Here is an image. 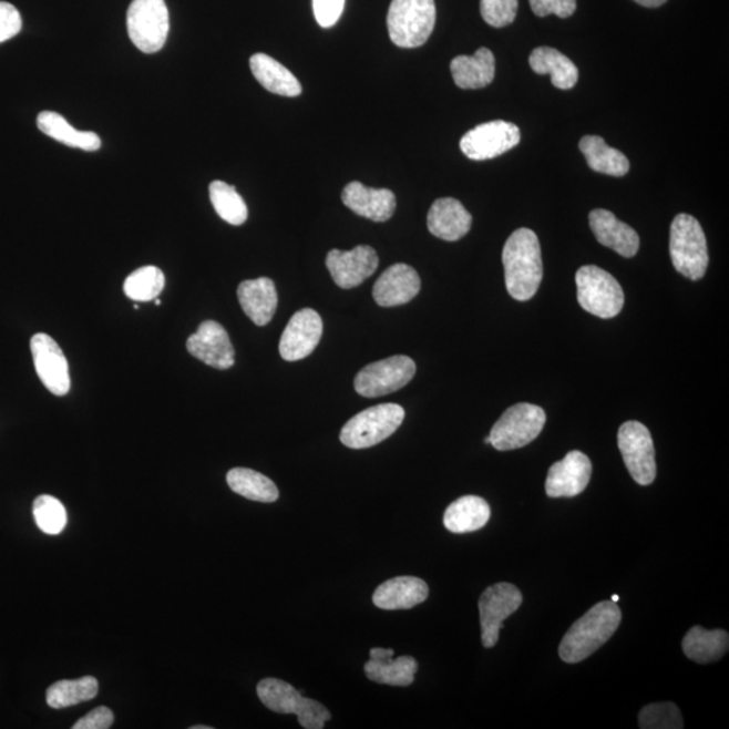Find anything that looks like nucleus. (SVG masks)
Here are the masks:
<instances>
[{"instance_id": "obj_1", "label": "nucleus", "mask_w": 729, "mask_h": 729, "mask_svg": "<svg viewBox=\"0 0 729 729\" xmlns=\"http://www.w3.org/2000/svg\"><path fill=\"white\" fill-rule=\"evenodd\" d=\"M505 286L518 301L533 299L543 277L540 239L530 228H518L506 239L503 250Z\"/></svg>"}, {"instance_id": "obj_2", "label": "nucleus", "mask_w": 729, "mask_h": 729, "mask_svg": "<svg viewBox=\"0 0 729 729\" xmlns=\"http://www.w3.org/2000/svg\"><path fill=\"white\" fill-rule=\"evenodd\" d=\"M622 610L614 602H602L573 624L559 645V657L566 664L583 663L607 644L619 628Z\"/></svg>"}, {"instance_id": "obj_3", "label": "nucleus", "mask_w": 729, "mask_h": 729, "mask_svg": "<svg viewBox=\"0 0 729 729\" xmlns=\"http://www.w3.org/2000/svg\"><path fill=\"white\" fill-rule=\"evenodd\" d=\"M434 0H392L387 24L394 45L412 49L424 45L434 32Z\"/></svg>"}, {"instance_id": "obj_4", "label": "nucleus", "mask_w": 729, "mask_h": 729, "mask_svg": "<svg viewBox=\"0 0 729 729\" xmlns=\"http://www.w3.org/2000/svg\"><path fill=\"white\" fill-rule=\"evenodd\" d=\"M670 257L678 274L688 279L696 281L706 276L709 264L707 238L695 216L679 214L672 220Z\"/></svg>"}, {"instance_id": "obj_5", "label": "nucleus", "mask_w": 729, "mask_h": 729, "mask_svg": "<svg viewBox=\"0 0 729 729\" xmlns=\"http://www.w3.org/2000/svg\"><path fill=\"white\" fill-rule=\"evenodd\" d=\"M259 700L270 710L281 715H296L306 729H324L331 720L330 710L322 704L306 698L292 685L277 678H265L257 685Z\"/></svg>"}, {"instance_id": "obj_6", "label": "nucleus", "mask_w": 729, "mask_h": 729, "mask_svg": "<svg viewBox=\"0 0 729 729\" xmlns=\"http://www.w3.org/2000/svg\"><path fill=\"white\" fill-rule=\"evenodd\" d=\"M404 417V408L398 404L370 407L343 425L341 442L355 450L376 446L400 428Z\"/></svg>"}, {"instance_id": "obj_7", "label": "nucleus", "mask_w": 729, "mask_h": 729, "mask_svg": "<svg viewBox=\"0 0 729 729\" xmlns=\"http://www.w3.org/2000/svg\"><path fill=\"white\" fill-rule=\"evenodd\" d=\"M576 284L579 306L586 312L597 318L610 319L623 310V288L607 270L586 265L578 269Z\"/></svg>"}, {"instance_id": "obj_8", "label": "nucleus", "mask_w": 729, "mask_h": 729, "mask_svg": "<svg viewBox=\"0 0 729 729\" xmlns=\"http://www.w3.org/2000/svg\"><path fill=\"white\" fill-rule=\"evenodd\" d=\"M127 32L141 52L162 51L170 34V11L165 0H133L127 10Z\"/></svg>"}, {"instance_id": "obj_9", "label": "nucleus", "mask_w": 729, "mask_h": 729, "mask_svg": "<svg viewBox=\"0 0 729 729\" xmlns=\"http://www.w3.org/2000/svg\"><path fill=\"white\" fill-rule=\"evenodd\" d=\"M545 423L546 413L541 407L528 403L512 405L494 423L491 444L499 451L527 446L540 437Z\"/></svg>"}, {"instance_id": "obj_10", "label": "nucleus", "mask_w": 729, "mask_h": 729, "mask_svg": "<svg viewBox=\"0 0 729 729\" xmlns=\"http://www.w3.org/2000/svg\"><path fill=\"white\" fill-rule=\"evenodd\" d=\"M417 373V364L407 356H393L364 367L355 380L358 394L380 398L405 387Z\"/></svg>"}, {"instance_id": "obj_11", "label": "nucleus", "mask_w": 729, "mask_h": 729, "mask_svg": "<svg viewBox=\"0 0 729 729\" xmlns=\"http://www.w3.org/2000/svg\"><path fill=\"white\" fill-rule=\"evenodd\" d=\"M617 444L636 483L641 486L653 484L657 478V462L653 438L646 425L636 420L624 423L617 434Z\"/></svg>"}, {"instance_id": "obj_12", "label": "nucleus", "mask_w": 729, "mask_h": 729, "mask_svg": "<svg viewBox=\"0 0 729 729\" xmlns=\"http://www.w3.org/2000/svg\"><path fill=\"white\" fill-rule=\"evenodd\" d=\"M521 142V130L514 123L492 121L463 135L461 151L474 162H484L514 150Z\"/></svg>"}, {"instance_id": "obj_13", "label": "nucleus", "mask_w": 729, "mask_h": 729, "mask_svg": "<svg viewBox=\"0 0 729 729\" xmlns=\"http://www.w3.org/2000/svg\"><path fill=\"white\" fill-rule=\"evenodd\" d=\"M522 603V592L509 583L494 584L484 591L479 609L483 645L486 648L496 646L504 620L521 608Z\"/></svg>"}, {"instance_id": "obj_14", "label": "nucleus", "mask_w": 729, "mask_h": 729, "mask_svg": "<svg viewBox=\"0 0 729 729\" xmlns=\"http://www.w3.org/2000/svg\"><path fill=\"white\" fill-rule=\"evenodd\" d=\"M34 368L42 384L55 397H64L71 389L70 367L64 351L48 333L39 332L30 341Z\"/></svg>"}, {"instance_id": "obj_15", "label": "nucleus", "mask_w": 729, "mask_h": 729, "mask_svg": "<svg viewBox=\"0 0 729 729\" xmlns=\"http://www.w3.org/2000/svg\"><path fill=\"white\" fill-rule=\"evenodd\" d=\"M326 267L339 288L351 289L374 274L379 268V256L367 245L349 251L333 249L327 255Z\"/></svg>"}, {"instance_id": "obj_16", "label": "nucleus", "mask_w": 729, "mask_h": 729, "mask_svg": "<svg viewBox=\"0 0 729 729\" xmlns=\"http://www.w3.org/2000/svg\"><path fill=\"white\" fill-rule=\"evenodd\" d=\"M324 333V322L320 315L305 308L290 318L280 339V355L284 360L294 362L302 360L317 349Z\"/></svg>"}, {"instance_id": "obj_17", "label": "nucleus", "mask_w": 729, "mask_h": 729, "mask_svg": "<svg viewBox=\"0 0 729 729\" xmlns=\"http://www.w3.org/2000/svg\"><path fill=\"white\" fill-rule=\"evenodd\" d=\"M189 355L208 367L226 370L236 363L234 348L224 326L214 320H206L187 341Z\"/></svg>"}, {"instance_id": "obj_18", "label": "nucleus", "mask_w": 729, "mask_h": 729, "mask_svg": "<svg viewBox=\"0 0 729 729\" xmlns=\"http://www.w3.org/2000/svg\"><path fill=\"white\" fill-rule=\"evenodd\" d=\"M592 478V462L584 453L574 450L564 460L550 468L546 480L548 497H574L583 493Z\"/></svg>"}, {"instance_id": "obj_19", "label": "nucleus", "mask_w": 729, "mask_h": 729, "mask_svg": "<svg viewBox=\"0 0 729 729\" xmlns=\"http://www.w3.org/2000/svg\"><path fill=\"white\" fill-rule=\"evenodd\" d=\"M420 286L418 271L410 265H392L376 281L373 298L381 307L403 306L417 298Z\"/></svg>"}, {"instance_id": "obj_20", "label": "nucleus", "mask_w": 729, "mask_h": 729, "mask_svg": "<svg viewBox=\"0 0 729 729\" xmlns=\"http://www.w3.org/2000/svg\"><path fill=\"white\" fill-rule=\"evenodd\" d=\"M346 207L373 222H387L397 209V196L391 189L369 188L360 182L346 185L342 193Z\"/></svg>"}, {"instance_id": "obj_21", "label": "nucleus", "mask_w": 729, "mask_h": 729, "mask_svg": "<svg viewBox=\"0 0 729 729\" xmlns=\"http://www.w3.org/2000/svg\"><path fill=\"white\" fill-rule=\"evenodd\" d=\"M392 648L374 647L370 650V659L364 664V675L370 681L392 685V687H410L419 669L412 657L393 659Z\"/></svg>"}, {"instance_id": "obj_22", "label": "nucleus", "mask_w": 729, "mask_h": 729, "mask_svg": "<svg viewBox=\"0 0 729 729\" xmlns=\"http://www.w3.org/2000/svg\"><path fill=\"white\" fill-rule=\"evenodd\" d=\"M589 224L598 243L615 250L617 255L632 258L638 253L640 246L638 233L607 209H593L589 214Z\"/></svg>"}, {"instance_id": "obj_23", "label": "nucleus", "mask_w": 729, "mask_h": 729, "mask_svg": "<svg viewBox=\"0 0 729 729\" xmlns=\"http://www.w3.org/2000/svg\"><path fill=\"white\" fill-rule=\"evenodd\" d=\"M472 215L453 197H442L432 204L428 227L432 236L454 243L466 236L472 227Z\"/></svg>"}, {"instance_id": "obj_24", "label": "nucleus", "mask_w": 729, "mask_h": 729, "mask_svg": "<svg viewBox=\"0 0 729 729\" xmlns=\"http://www.w3.org/2000/svg\"><path fill=\"white\" fill-rule=\"evenodd\" d=\"M429 586L423 579L411 576L386 581L373 595L377 608L387 610L411 609L429 597Z\"/></svg>"}, {"instance_id": "obj_25", "label": "nucleus", "mask_w": 729, "mask_h": 729, "mask_svg": "<svg viewBox=\"0 0 729 729\" xmlns=\"http://www.w3.org/2000/svg\"><path fill=\"white\" fill-rule=\"evenodd\" d=\"M237 294L240 307L253 324L265 326L274 319L279 298L275 283L268 277L240 283Z\"/></svg>"}, {"instance_id": "obj_26", "label": "nucleus", "mask_w": 729, "mask_h": 729, "mask_svg": "<svg viewBox=\"0 0 729 729\" xmlns=\"http://www.w3.org/2000/svg\"><path fill=\"white\" fill-rule=\"evenodd\" d=\"M454 83L462 90H479L490 85L496 73V61L487 48H480L473 55H456L450 64Z\"/></svg>"}, {"instance_id": "obj_27", "label": "nucleus", "mask_w": 729, "mask_h": 729, "mask_svg": "<svg viewBox=\"0 0 729 729\" xmlns=\"http://www.w3.org/2000/svg\"><path fill=\"white\" fill-rule=\"evenodd\" d=\"M250 70L257 82L271 94L295 97L301 94V85L294 73L270 55L257 53L251 55Z\"/></svg>"}, {"instance_id": "obj_28", "label": "nucleus", "mask_w": 729, "mask_h": 729, "mask_svg": "<svg viewBox=\"0 0 729 729\" xmlns=\"http://www.w3.org/2000/svg\"><path fill=\"white\" fill-rule=\"evenodd\" d=\"M490 517L491 506L483 497L463 496L448 506L443 524L451 533L465 534L486 526Z\"/></svg>"}, {"instance_id": "obj_29", "label": "nucleus", "mask_w": 729, "mask_h": 729, "mask_svg": "<svg viewBox=\"0 0 729 729\" xmlns=\"http://www.w3.org/2000/svg\"><path fill=\"white\" fill-rule=\"evenodd\" d=\"M528 61L537 75L552 76L554 86L559 90H572L578 82V68L557 49L536 48Z\"/></svg>"}, {"instance_id": "obj_30", "label": "nucleus", "mask_w": 729, "mask_h": 729, "mask_svg": "<svg viewBox=\"0 0 729 729\" xmlns=\"http://www.w3.org/2000/svg\"><path fill=\"white\" fill-rule=\"evenodd\" d=\"M729 636L722 629H708L700 626L691 627L682 640L685 655L695 663L707 665L716 663L728 653Z\"/></svg>"}, {"instance_id": "obj_31", "label": "nucleus", "mask_w": 729, "mask_h": 729, "mask_svg": "<svg viewBox=\"0 0 729 729\" xmlns=\"http://www.w3.org/2000/svg\"><path fill=\"white\" fill-rule=\"evenodd\" d=\"M37 125H39L42 133L66 146L78 147V150L85 152L101 150L102 141L97 134L80 132V130L70 125V122L63 115L53 113V111H42L39 119H37Z\"/></svg>"}, {"instance_id": "obj_32", "label": "nucleus", "mask_w": 729, "mask_h": 729, "mask_svg": "<svg viewBox=\"0 0 729 729\" xmlns=\"http://www.w3.org/2000/svg\"><path fill=\"white\" fill-rule=\"evenodd\" d=\"M579 150L592 171L615 177L626 176L629 172L626 154L608 146L607 142L597 135H586L581 140Z\"/></svg>"}, {"instance_id": "obj_33", "label": "nucleus", "mask_w": 729, "mask_h": 729, "mask_svg": "<svg viewBox=\"0 0 729 729\" xmlns=\"http://www.w3.org/2000/svg\"><path fill=\"white\" fill-rule=\"evenodd\" d=\"M227 484L239 496L259 503H274L279 499V487L274 481L251 469L236 468L227 473Z\"/></svg>"}, {"instance_id": "obj_34", "label": "nucleus", "mask_w": 729, "mask_h": 729, "mask_svg": "<svg viewBox=\"0 0 729 729\" xmlns=\"http://www.w3.org/2000/svg\"><path fill=\"white\" fill-rule=\"evenodd\" d=\"M99 685L94 677H83L75 681H59L47 691L48 706L53 709H64L90 701L97 695Z\"/></svg>"}, {"instance_id": "obj_35", "label": "nucleus", "mask_w": 729, "mask_h": 729, "mask_svg": "<svg viewBox=\"0 0 729 729\" xmlns=\"http://www.w3.org/2000/svg\"><path fill=\"white\" fill-rule=\"evenodd\" d=\"M209 199L216 214L233 226L244 225L247 220V206L236 187L225 182L215 181L209 184Z\"/></svg>"}, {"instance_id": "obj_36", "label": "nucleus", "mask_w": 729, "mask_h": 729, "mask_svg": "<svg viewBox=\"0 0 729 729\" xmlns=\"http://www.w3.org/2000/svg\"><path fill=\"white\" fill-rule=\"evenodd\" d=\"M165 287V276L157 267H142L130 275L123 284V290L129 299L151 301L158 298Z\"/></svg>"}, {"instance_id": "obj_37", "label": "nucleus", "mask_w": 729, "mask_h": 729, "mask_svg": "<svg viewBox=\"0 0 729 729\" xmlns=\"http://www.w3.org/2000/svg\"><path fill=\"white\" fill-rule=\"evenodd\" d=\"M33 515L42 533L58 535L66 526L68 516L63 503L49 494L34 500Z\"/></svg>"}, {"instance_id": "obj_38", "label": "nucleus", "mask_w": 729, "mask_h": 729, "mask_svg": "<svg viewBox=\"0 0 729 729\" xmlns=\"http://www.w3.org/2000/svg\"><path fill=\"white\" fill-rule=\"evenodd\" d=\"M641 729H679L684 728L681 710L672 702L650 704L639 713Z\"/></svg>"}, {"instance_id": "obj_39", "label": "nucleus", "mask_w": 729, "mask_h": 729, "mask_svg": "<svg viewBox=\"0 0 729 729\" xmlns=\"http://www.w3.org/2000/svg\"><path fill=\"white\" fill-rule=\"evenodd\" d=\"M517 0H481L483 20L492 28H505L515 21Z\"/></svg>"}, {"instance_id": "obj_40", "label": "nucleus", "mask_w": 729, "mask_h": 729, "mask_svg": "<svg viewBox=\"0 0 729 729\" xmlns=\"http://www.w3.org/2000/svg\"><path fill=\"white\" fill-rule=\"evenodd\" d=\"M531 9L537 17L557 16L568 18L576 12L577 0H530Z\"/></svg>"}, {"instance_id": "obj_41", "label": "nucleus", "mask_w": 729, "mask_h": 729, "mask_svg": "<svg viewBox=\"0 0 729 729\" xmlns=\"http://www.w3.org/2000/svg\"><path fill=\"white\" fill-rule=\"evenodd\" d=\"M315 20L322 28H332L341 18L345 0H312Z\"/></svg>"}, {"instance_id": "obj_42", "label": "nucleus", "mask_w": 729, "mask_h": 729, "mask_svg": "<svg viewBox=\"0 0 729 729\" xmlns=\"http://www.w3.org/2000/svg\"><path fill=\"white\" fill-rule=\"evenodd\" d=\"M21 29L20 11L8 2H0V43L11 40L21 32Z\"/></svg>"}, {"instance_id": "obj_43", "label": "nucleus", "mask_w": 729, "mask_h": 729, "mask_svg": "<svg viewBox=\"0 0 729 729\" xmlns=\"http://www.w3.org/2000/svg\"><path fill=\"white\" fill-rule=\"evenodd\" d=\"M114 725V713L106 707H99L76 721L73 729H107Z\"/></svg>"}, {"instance_id": "obj_44", "label": "nucleus", "mask_w": 729, "mask_h": 729, "mask_svg": "<svg viewBox=\"0 0 729 729\" xmlns=\"http://www.w3.org/2000/svg\"><path fill=\"white\" fill-rule=\"evenodd\" d=\"M634 2L645 6V8H659L667 2V0H634Z\"/></svg>"}, {"instance_id": "obj_45", "label": "nucleus", "mask_w": 729, "mask_h": 729, "mask_svg": "<svg viewBox=\"0 0 729 729\" xmlns=\"http://www.w3.org/2000/svg\"><path fill=\"white\" fill-rule=\"evenodd\" d=\"M191 729H213V727L195 726L191 727Z\"/></svg>"}, {"instance_id": "obj_46", "label": "nucleus", "mask_w": 729, "mask_h": 729, "mask_svg": "<svg viewBox=\"0 0 729 729\" xmlns=\"http://www.w3.org/2000/svg\"><path fill=\"white\" fill-rule=\"evenodd\" d=\"M610 602H614V603L619 602V596H617V595L612 596V600H610Z\"/></svg>"}]
</instances>
